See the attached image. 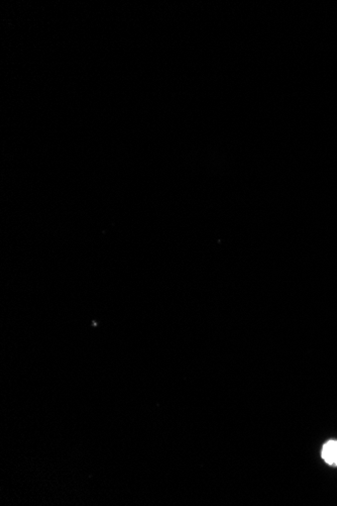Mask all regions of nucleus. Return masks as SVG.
<instances>
[{
    "mask_svg": "<svg viewBox=\"0 0 337 506\" xmlns=\"http://www.w3.org/2000/svg\"><path fill=\"white\" fill-rule=\"evenodd\" d=\"M335 445H336V441H329L327 444H325V446L323 447V450H322V458L329 465L334 464Z\"/></svg>",
    "mask_w": 337,
    "mask_h": 506,
    "instance_id": "nucleus-1",
    "label": "nucleus"
},
{
    "mask_svg": "<svg viewBox=\"0 0 337 506\" xmlns=\"http://www.w3.org/2000/svg\"><path fill=\"white\" fill-rule=\"evenodd\" d=\"M334 464L337 465V441L335 445V453H334Z\"/></svg>",
    "mask_w": 337,
    "mask_h": 506,
    "instance_id": "nucleus-2",
    "label": "nucleus"
}]
</instances>
